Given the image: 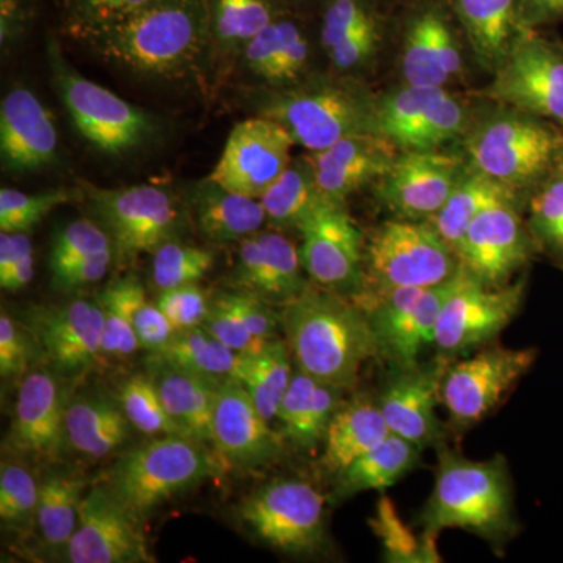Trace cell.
I'll list each match as a JSON object with an SVG mask.
<instances>
[{
  "instance_id": "obj_1",
  "label": "cell",
  "mask_w": 563,
  "mask_h": 563,
  "mask_svg": "<svg viewBox=\"0 0 563 563\" xmlns=\"http://www.w3.org/2000/svg\"><path fill=\"white\" fill-rule=\"evenodd\" d=\"M103 60L141 76L174 79L195 70L209 51V0H152L84 36Z\"/></svg>"
},
{
  "instance_id": "obj_28",
  "label": "cell",
  "mask_w": 563,
  "mask_h": 563,
  "mask_svg": "<svg viewBox=\"0 0 563 563\" xmlns=\"http://www.w3.org/2000/svg\"><path fill=\"white\" fill-rule=\"evenodd\" d=\"M461 69V51L442 14L435 10L417 14L404 38L402 74L407 85L443 88Z\"/></svg>"
},
{
  "instance_id": "obj_17",
  "label": "cell",
  "mask_w": 563,
  "mask_h": 563,
  "mask_svg": "<svg viewBox=\"0 0 563 563\" xmlns=\"http://www.w3.org/2000/svg\"><path fill=\"white\" fill-rule=\"evenodd\" d=\"M139 515L107 485H98L81 501L76 532L68 544L73 563H150L154 555Z\"/></svg>"
},
{
  "instance_id": "obj_55",
  "label": "cell",
  "mask_w": 563,
  "mask_h": 563,
  "mask_svg": "<svg viewBox=\"0 0 563 563\" xmlns=\"http://www.w3.org/2000/svg\"><path fill=\"white\" fill-rule=\"evenodd\" d=\"M280 43V18H277L244 46V60L255 76L272 81L273 70L279 60Z\"/></svg>"
},
{
  "instance_id": "obj_7",
  "label": "cell",
  "mask_w": 563,
  "mask_h": 563,
  "mask_svg": "<svg viewBox=\"0 0 563 563\" xmlns=\"http://www.w3.org/2000/svg\"><path fill=\"white\" fill-rule=\"evenodd\" d=\"M462 268L431 288H395L352 299L372 321L379 357L393 369L412 368L422 352L435 346L440 313L461 280Z\"/></svg>"
},
{
  "instance_id": "obj_29",
  "label": "cell",
  "mask_w": 563,
  "mask_h": 563,
  "mask_svg": "<svg viewBox=\"0 0 563 563\" xmlns=\"http://www.w3.org/2000/svg\"><path fill=\"white\" fill-rule=\"evenodd\" d=\"M343 391L296 369L276 415L285 439L298 450H317L318 444L324 442L332 417L342 404Z\"/></svg>"
},
{
  "instance_id": "obj_52",
  "label": "cell",
  "mask_w": 563,
  "mask_h": 563,
  "mask_svg": "<svg viewBox=\"0 0 563 563\" xmlns=\"http://www.w3.org/2000/svg\"><path fill=\"white\" fill-rule=\"evenodd\" d=\"M157 303L173 322L176 332L202 325L210 310L209 299L198 284L162 291Z\"/></svg>"
},
{
  "instance_id": "obj_23",
  "label": "cell",
  "mask_w": 563,
  "mask_h": 563,
  "mask_svg": "<svg viewBox=\"0 0 563 563\" xmlns=\"http://www.w3.org/2000/svg\"><path fill=\"white\" fill-rule=\"evenodd\" d=\"M396 144L380 133H361L314 151L303 158L324 198L344 202L347 196L380 179L399 157Z\"/></svg>"
},
{
  "instance_id": "obj_49",
  "label": "cell",
  "mask_w": 563,
  "mask_h": 563,
  "mask_svg": "<svg viewBox=\"0 0 563 563\" xmlns=\"http://www.w3.org/2000/svg\"><path fill=\"white\" fill-rule=\"evenodd\" d=\"M374 22L376 18L366 0H328L322 16V46L329 52Z\"/></svg>"
},
{
  "instance_id": "obj_48",
  "label": "cell",
  "mask_w": 563,
  "mask_h": 563,
  "mask_svg": "<svg viewBox=\"0 0 563 563\" xmlns=\"http://www.w3.org/2000/svg\"><path fill=\"white\" fill-rule=\"evenodd\" d=\"M113 251L109 232L88 220L70 222L55 239L51 252V269L62 268ZM114 252V251H113Z\"/></svg>"
},
{
  "instance_id": "obj_27",
  "label": "cell",
  "mask_w": 563,
  "mask_h": 563,
  "mask_svg": "<svg viewBox=\"0 0 563 563\" xmlns=\"http://www.w3.org/2000/svg\"><path fill=\"white\" fill-rule=\"evenodd\" d=\"M65 401L49 372H33L22 380L11 424V444L35 457H52L65 443Z\"/></svg>"
},
{
  "instance_id": "obj_51",
  "label": "cell",
  "mask_w": 563,
  "mask_h": 563,
  "mask_svg": "<svg viewBox=\"0 0 563 563\" xmlns=\"http://www.w3.org/2000/svg\"><path fill=\"white\" fill-rule=\"evenodd\" d=\"M202 325L236 352H246L261 344L247 331L239 310L233 306L231 292H222L210 302L209 314Z\"/></svg>"
},
{
  "instance_id": "obj_4",
  "label": "cell",
  "mask_w": 563,
  "mask_h": 563,
  "mask_svg": "<svg viewBox=\"0 0 563 563\" xmlns=\"http://www.w3.org/2000/svg\"><path fill=\"white\" fill-rule=\"evenodd\" d=\"M218 472L201 443L181 435H163L118 459L107 487L141 520L174 496L190 490Z\"/></svg>"
},
{
  "instance_id": "obj_53",
  "label": "cell",
  "mask_w": 563,
  "mask_h": 563,
  "mask_svg": "<svg viewBox=\"0 0 563 563\" xmlns=\"http://www.w3.org/2000/svg\"><path fill=\"white\" fill-rule=\"evenodd\" d=\"M282 43L279 60L273 70V85L292 84L298 80L309 60V41L295 21L280 18Z\"/></svg>"
},
{
  "instance_id": "obj_59",
  "label": "cell",
  "mask_w": 563,
  "mask_h": 563,
  "mask_svg": "<svg viewBox=\"0 0 563 563\" xmlns=\"http://www.w3.org/2000/svg\"><path fill=\"white\" fill-rule=\"evenodd\" d=\"M13 233L14 258L10 276L3 280L2 288L7 291H18L27 287L35 274V255H33L32 240L25 232Z\"/></svg>"
},
{
  "instance_id": "obj_38",
  "label": "cell",
  "mask_w": 563,
  "mask_h": 563,
  "mask_svg": "<svg viewBox=\"0 0 563 563\" xmlns=\"http://www.w3.org/2000/svg\"><path fill=\"white\" fill-rule=\"evenodd\" d=\"M85 487L84 477L62 470H52L40 481L35 521L47 547L68 550L79 521Z\"/></svg>"
},
{
  "instance_id": "obj_33",
  "label": "cell",
  "mask_w": 563,
  "mask_h": 563,
  "mask_svg": "<svg viewBox=\"0 0 563 563\" xmlns=\"http://www.w3.org/2000/svg\"><path fill=\"white\" fill-rule=\"evenodd\" d=\"M454 10L477 58L498 69L520 32V0H454Z\"/></svg>"
},
{
  "instance_id": "obj_26",
  "label": "cell",
  "mask_w": 563,
  "mask_h": 563,
  "mask_svg": "<svg viewBox=\"0 0 563 563\" xmlns=\"http://www.w3.org/2000/svg\"><path fill=\"white\" fill-rule=\"evenodd\" d=\"M302 269L301 252L287 236L255 232L240 244L235 282L244 291L285 306L309 287Z\"/></svg>"
},
{
  "instance_id": "obj_46",
  "label": "cell",
  "mask_w": 563,
  "mask_h": 563,
  "mask_svg": "<svg viewBox=\"0 0 563 563\" xmlns=\"http://www.w3.org/2000/svg\"><path fill=\"white\" fill-rule=\"evenodd\" d=\"M74 201L69 190H52L25 195L13 188L0 190V231L27 232L57 207Z\"/></svg>"
},
{
  "instance_id": "obj_2",
  "label": "cell",
  "mask_w": 563,
  "mask_h": 563,
  "mask_svg": "<svg viewBox=\"0 0 563 563\" xmlns=\"http://www.w3.org/2000/svg\"><path fill=\"white\" fill-rule=\"evenodd\" d=\"M284 307L282 325L296 366L318 383L347 390L363 365L379 357L372 321L351 298L307 287Z\"/></svg>"
},
{
  "instance_id": "obj_9",
  "label": "cell",
  "mask_w": 563,
  "mask_h": 563,
  "mask_svg": "<svg viewBox=\"0 0 563 563\" xmlns=\"http://www.w3.org/2000/svg\"><path fill=\"white\" fill-rule=\"evenodd\" d=\"M562 144L558 133L531 114H506L474 133L468 151L476 172L514 190L550 172Z\"/></svg>"
},
{
  "instance_id": "obj_56",
  "label": "cell",
  "mask_w": 563,
  "mask_h": 563,
  "mask_svg": "<svg viewBox=\"0 0 563 563\" xmlns=\"http://www.w3.org/2000/svg\"><path fill=\"white\" fill-rule=\"evenodd\" d=\"M379 27L377 22L347 36L339 46L328 52L329 58L336 69L352 70L366 65L379 46Z\"/></svg>"
},
{
  "instance_id": "obj_60",
  "label": "cell",
  "mask_w": 563,
  "mask_h": 563,
  "mask_svg": "<svg viewBox=\"0 0 563 563\" xmlns=\"http://www.w3.org/2000/svg\"><path fill=\"white\" fill-rule=\"evenodd\" d=\"M33 18L32 0H0V40L11 43L21 36Z\"/></svg>"
},
{
  "instance_id": "obj_34",
  "label": "cell",
  "mask_w": 563,
  "mask_h": 563,
  "mask_svg": "<svg viewBox=\"0 0 563 563\" xmlns=\"http://www.w3.org/2000/svg\"><path fill=\"white\" fill-rule=\"evenodd\" d=\"M155 362L158 372L154 380L173 420L180 426L188 439L198 443H211L214 399L220 384L168 363Z\"/></svg>"
},
{
  "instance_id": "obj_19",
  "label": "cell",
  "mask_w": 563,
  "mask_h": 563,
  "mask_svg": "<svg viewBox=\"0 0 563 563\" xmlns=\"http://www.w3.org/2000/svg\"><path fill=\"white\" fill-rule=\"evenodd\" d=\"M533 243L512 199H506L493 203L473 221L455 254L462 268L477 280L501 287L531 258Z\"/></svg>"
},
{
  "instance_id": "obj_12",
  "label": "cell",
  "mask_w": 563,
  "mask_h": 563,
  "mask_svg": "<svg viewBox=\"0 0 563 563\" xmlns=\"http://www.w3.org/2000/svg\"><path fill=\"white\" fill-rule=\"evenodd\" d=\"M343 203L321 196L298 225L302 235L299 252L303 272L314 284L354 299L365 291V257L361 231Z\"/></svg>"
},
{
  "instance_id": "obj_58",
  "label": "cell",
  "mask_w": 563,
  "mask_h": 563,
  "mask_svg": "<svg viewBox=\"0 0 563 563\" xmlns=\"http://www.w3.org/2000/svg\"><path fill=\"white\" fill-rule=\"evenodd\" d=\"M113 255V251L106 252V254L54 269L52 277H54L55 287L62 290H76L101 280L109 273Z\"/></svg>"
},
{
  "instance_id": "obj_45",
  "label": "cell",
  "mask_w": 563,
  "mask_h": 563,
  "mask_svg": "<svg viewBox=\"0 0 563 563\" xmlns=\"http://www.w3.org/2000/svg\"><path fill=\"white\" fill-rule=\"evenodd\" d=\"M40 483L20 463L3 462L0 470V518L10 529L27 528L36 520Z\"/></svg>"
},
{
  "instance_id": "obj_32",
  "label": "cell",
  "mask_w": 563,
  "mask_h": 563,
  "mask_svg": "<svg viewBox=\"0 0 563 563\" xmlns=\"http://www.w3.org/2000/svg\"><path fill=\"white\" fill-rule=\"evenodd\" d=\"M192 210L199 232L217 243L246 239L268 220L261 199L225 190L210 179L192 192Z\"/></svg>"
},
{
  "instance_id": "obj_13",
  "label": "cell",
  "mask_w": 563,
  "mask_h": 563,
  "mask_svg": "<svg viewBox=\"0 0 563 563\" xmlns=\"http://www.w3.org/2000/svg\"><path fill=\"white\" fill-rule=\"evenodd\" d=\"M487 95L521 113L563 122V47L520 29Z\"/></svg>"
},
{
  "instance_id": "obj_22",
  "label": "cell",
  "mask_w": 563,
  "mask_h": 563,
  "mask_svg": "<svg viewBox=\"0 0 563 563\" xmlns=\"http://www.w3.org/2000/svg\"><path fill=\"white\" fill-rule=\"evenodd\" d=\"M450 362L418 363L412 368L395 369L379 396L388 429L418 448L433 446L442 440L443 426L437 417L442 402V384Z\"/></svg>"
},
{
  "instance_id": "obj_61",
  "label": "cell",
  "mask_w": 563,
  "mask_h": 563,
  "mask_svg": "<svg viewBox=\"0 0 563 563\" xmlns=\"http://www.w3.org/2000/svg\"><path fill=\"white\" fill-rule=\"evenodd\" d=\"M562 18L563 0H520V24L523 27Z\"/></svg>"
},
{
  "instance_id": "obj_5",
  "label": "cell",
  "mask_w": 563,
  "mask_h": 563,
  "mask_svg": "<svg viewBox=\"0 0 563 563\" xmlns=\"http://www.w3.org/2000/svg\"><path fill=\"white\" fill-rule=\"evenodd\" d=\"M457 258L429 221L384 222L366 244L368 274L362 295L435 287L459 272Z\"/></svg>"
},
{
  "instance_id": "obj_40",
  "label": "cell",
  "mask_w": 563,
  "mask_h": 563,
  "mask_svg": "<svg viewBox=\"0 0 563 563\" xmlns=\"http://www.w3.org/2000/svg\"><path fill=\"white\" fill-rule=\"evenodd\" d=\"M144 287L135 276L110 282L99 295L103 312L102 352L111 357H128L140 350L139 336L133 325V310Z\"/></svg>"
},
{
  "instance_id": "obj_11",
  "label": "cell",
  "mask_w": 563,
  "mask_h": 563,
  "mask_svg": "<svg viewBox=\"0 0 563 563\" xmlns=\"http://www.w3.org/2000/svg\"><path fill=\"white\" fill-rule=\"evenodd\" d=\"M536 347L509 350L484 347L472 357L448 366L442 384V404L455 431L483 421L515 385L531 372Z\"/></svg>"
},
{
  "instance_id": "obj_50",
  "label": "cell",
  "mask_w": 563,
  "mask_h": 563,
  "mask_svg": "<svg viewBox=\"0 0 563 563\" xmlns=\"http://www.w3.org/2000/svg\"><path fill=\"white\" fill-rule=\"evenodd\" d=\"M152 0H65L70 27L80 36L120 21Z\"/></svg>"
},
{
  "instance_id": "obj_47",
  "label": "cell",
  "mask_w": 563,
  "mask_h": 563,
  "mask_svg": "<svg viewBox=\"0 0 563 563\" xmlns=\"http://www.w3.org/2000/svg\"><path fill=\"white\" fill-rule=\"evenodd\" d=\"M529 229L536 243L563 257V168L533 196Z\"/></svg>"
},
{
  "instance_id": "obj_24",
  "label": "cell",
  "mask_w": 563,
  "mask_h": 563,
  "mask_svg": "<svg viewBox=\"0 0 563 563\" xmlns=\"http://www.w3.org/2000/svg\"><path fill=\"white\" fill-rule=\"evenodd\" d=\"M33 331L44 354L63 373H80L102 352L103 312L98 301L47 307L33 313Z\"/></svg>"
},
{
  "instance_id": "obj_35",
  "label": "cell",
  "mask_w": 563,
  "mask_h": 563,
  "mask_svg": "<svg viewBox=\"0 0 563 563\" xmlns=\"http://www.w3.org/2000/svg\"><path fill=\"white\" fill-rule=\"evenodd\" d=\"M292 354L287 340H266L246 352H240L235 377L250 393L252 401L268 421L276 420L277 410L292 377Z\"/></svg>"
},
{
  "instance_id": "obj_16",
  "label": "cell",
  "mask_w": 563,
  "mask_h": 563,
  "mask_svg": "<svg viewBox=\"0 0 563 563\" xmlns=\"http://www.w3.org/2000/svg\"><path fill=\"white\" fill-rule=\"evenodd\" d=\"M295 144L287 129L272 118L239 122L209 179L225 190L261 199L291 165Z\"/></svg>"
},
{
  "instance_id": "obj_20",
  "label": "cell",
  "mask_w": 563,
  "mask_h": 563,
  "mask_svg": "<svg viewBox=\"0 0 563 563\" xmlns=\"http://www.w3.org/2000/svg\"><path fill=\"white\" fill-rule=\"evenodd\" d=\"M462 180L461 162L432 151H410L380 177V201L401 220H431Z\"/></svg>"
},
{
  "instance_id": "obj_21",
  "label": "cell",
  "mask_w": 563,
  "mask_h": 563,
  "mask_svg": "<svg viewBox=\"0 0 563 563\" xmlns=\"http://www.w3.org/2000/svg\"><path fill=\"white\" fill-rule=\"evenodd\" d=\"M211 443L222 459L244 470L272 465L282 455L280 437L236 379L218 385Z\"/></svg>"
},
{
  "instance_id": "obj_25",
  "label": "cell",
  "mask_w": 563,
  "mask_h": 563,
  "mask_svg": "<svg viewBox=\"0 0 563 563\" xmlns=\"http://www.w3.org/2000/svg\"><path fill=\"white\" fill-rule=\"evenodd\" d=\"M58 132L52 114L27 88L18 87L0 106V154L11 172H35L57 157Z\"/></svg>"
},
{
  "instance_id": "obj_57",
  "label": "cell",
  "mask_w": 563,
  "mask_h": 563,
  "mask_svg": "<svg viewBox=\"0 0 563 563\" xmlns=\"http://www.w3.org/2000/svg\"><path fill=\"white\" fill-rule=\"evenodd\" d=\"M29 363V342L9 314L0 317V374L3 379L20 376Z\"/></svg>"
},
{
  "instance_id": "obj_18",
  "label": "cell",
  "mask_w": 563,
  "mask_h": 563,
  "mask_svg": "<svg viewBox=\"0 0 563 563\" xmlns=\"http://www.w3.org/2000/svg\"><path fill=\"white\" fill-rule=\"evenodd\" d=\"M463 124L462 103L443 88L407 85L377 103V131L404 150H435L459 135Z\"/></svg>"
},
{
  "instance_id": "obj_41",
  "label": "cell",
  "mask_w": 563,
  "mask_h": 563,
  "mask_svg": "<svg viewBox=\"0 0 563 563\" xmlns=\"http://www.w3.org/2000/svg\"><path fill=\"white\" fill-rule=\"evenodd\" d=\"M321 196L307 162L296 165L291 162L279 179L265 191L261 202L266 211V218L274 224L298 229L303 218L320 201Z\"/></svg>"
},
{
  "instance_id": "obj_39",
  "label": "cell",
  "mask_w": 563,
  "mask_h": 563,
  "mask_svg": "<svg viewBox=\"0 0 563 563\" xmlns=\"http://www.w3.org/2000/svg\"><path fill=\"white\" fill-rule=\"evenodd\" d=\"M506 199H512L510 188L476 172L473 176L462 177L446 203L429 222L444 242L450 244L451 250L457 252L459 244L473 221L493 203Z\"/></svg>"
},
{
  "instance_id": "obj_30",
  "label": "cell",
  "mask_w": 563,
  "mask_h": 563,
  "mask_svg": "<svg viewBox=\"0 0 563 563\" xmlns=\"http://www.w3.org/2000/svg\"><path fill=\"white\" fill-rule=\"evenodd\" d=\"M131 424L120 399L95 393L77 396L66 409L65 443L85 457L103 459L128 442Z\"/></svg>"
},
{
  "instance_id": "obj_6",
  "label": "cell",
  "mask_w": 563,
  "mask_h": 563,
  "mask_svg": "<svg viewBox=\"0 0 563 563\" xmlns=\"http://www.w3.org/2000/svg\"><path fill=\"white\" fill-rule=\"evenodd\" d=\"M262 117L279 122L310 152L328 150L347 136L379 133L377 103L358 88L329 81L269 99Z\"/></svg>"
},
{
  "instance_id": "obj_42",
  "label": "cell",
  "mask_w": 563,
  "mask_h": 563,
  "mask_svg": "<svg viewBox=\"0 0 563 563\" xmlns=\"http://www.w3.org/2000/svg\"><path fill=\"white\" fill-rule=\"evenodd\" d=\"M214 41L228 47L246 46L276 21L273 0H209Z\"/></svg>"
},
{
  "instance_id": "obj_10",
  "label": "cell",
  "mask_w": 563,
  "mask_h": 563,
  "mask_svg": "<svg viewBox=\"0 0 563 563\" xmlns=\"http://www.w3.org/2000/svg\"><path fill=\"white\" fill-rule=\"evenodd\" d=\"M242 520L263 542L288 554H310L324 543V496L299 479H279L252 493Z\"/></svg>"
},
{
  "instance_id": "obj_36",
  "label": "cell",
  "mask_w": 563,
  "mask_h": 563,
  "mask_svg": "<svg viewBox=\"0 0 563 563\" xmlns=\"http://www.w3.org/2000/svg\"><path fill=\"white\" fill-rule=\"evenodd\" d=\"M421 448L390 433L339 474V493L343 496L384 492L412 472L420 461Z\"/></svg>"
},
{
  "instance_id": "obj_15",
  "label": "cell",
  "mask_w": 563,
  "mask_h": 563,
  "mask_svg": "<svg viewBox=\"0 0 563 563\" xmlns=\"http://www.w3.org/2000/svg\"><path fill=\"white\" fill-rule=\"evenodd\" d=\"M523 298V280L490 287L462 268L461 280L440 313L437 350L448 357L490 343L520 312Z\"/></svg>"
},
{
  "instance_id": "obj_43",
  "label": "cell",
  "mask_w": 563,
  "mask_h": 563,
  "mask_svg": "<svg viewBox=\"0 0 563 563\" xmlns=\"http://www.w3.org/2000/svg\"><path fill=\"white\" fill-rule=\"evenodd\" d=\"M120 402L133 428L147 435H185L166 410L154 377L135 374L122 384ZM188 439V437H187Z\"/></svg>"
},
{
  "instance_id": "obj_3",
  "label": "cell",
  "mask_w": 563,
  "mask_h": 563,
  "mask_svg": "<svg viewBox=\"0 0 563 563\" xmlns=\"http://www.w3.org/2000/svg\"><path fill=\"white\" fill-rule=\"evenodd\" d=\"M439 457L431 498L421 514L426 536L462 529L495 547L509 542L518 526L506 459L472 461L448 450Z\"/></svg>"
},
{
  "instance_id": "obj_37",
  "label": "cell",
  "mask_w": 563,
  "mask_h": 563,
  "mask_svg": "<svg viewBox=\"0 0 563 563\" xmlns=\"http://www.w3.org/2000/svg\"><path fill=\"white\" fill-rule=\"evenodd\" d=\"M151 354L155 361L168 363L218 384L233 379L240 362V352L211 335L203 325L174 333L162 350Z\"/></svg>"
},
{
  "instance_id": "obj_44",
  "label": "cell",
  "mask_w": 563,
  "mask_h": 563,
  "mask_svg": "<svg viewBox=\"0 0 563 563\" xmlns=\"http://www.w3.org/2000/svg\"><path fill=\"white\" fill-rule=\"evenodd\" d=\"M152 284L161 291L198 284L210 272L214 257L209 250L168 240L152 252Z\"/></svg>"
},
{
  "instance_id": "obj_31",
  "label": "cell",
  "mask_w": 563,
  "mask_h": 563,
  "mask_svg": "<svg viewBox=\"0 0 563 563\" xmlns=\"http://www.w3.org/2000/svg\"><path fill=\"white\" fill-rule=\"evenodd\" d=\"M379 399L355 396L340 404L324 437L321 463L325 472L342 474L352 462L390 435Z\"/></svg>"
},
{
  "instance_id": "obj_14",
  "label": "cell",
  "mask_w": 563,
  "mask_h": 563,
  "mask_svg": "<svg viewBox=\"0 0 563 563\" xmlns=\"http://www.w3.org/2000/svg\"><path fill=\"white\" fill-rule=\"evenodd\" d=\"M88 198L109 232L118 261L131 262L173 240L179 211L173 196L152 185L103 190L88 187Z\"/></svg>"
},
{
  "instance_id": "obj_8",
  "label": "cell",
  "mask_w": 563,
  "mask_h": 563,
  "mask_svg": "<svg viewBox=\"0 0 563 563\" xmlns=\"http://www.w3.org/2000/svg\"><path fill=\"white\" fill-rule=\"evenodd\" d=\"M49 62L55 88L70 120L92 146L109 154H121L150 139L154 132L150 114L80 76L63 58L57 43H51Z\"/></svg>"
},
{
  "instance_id": "obj_54",
  "label": "cell",
  "mask_w": 563,
  "mask_h": 563,
  "mask_svg": "<svg viewBox=\"0 0 563 563\" xmlns=\"http://www.w3.org/2000/svg\"><path fill=\"white\" fill-rule=\"evenodd\" d=\"M133 325L139 336L140 347L150 352L162 350L173 339L176 329L157 302H151L146 292L136 302L133 310Z\"/></svg>"
}]
</instances>
